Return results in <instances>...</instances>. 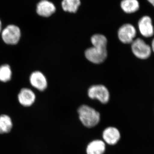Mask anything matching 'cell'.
Returning a JSON list of instances; mask_svg holds the SVG:
<instances>
[{
	"instance_id": "obj_17",
	"label": "cell",
	"mask_w": 154,
	"mask_h": 154,
	"mask_svg": "<svg viewBox=\"0 0 154 154\" xmlns=\"http://www.w3.org/2000/svg\"><path fill=\"white\" fill-rule=\"evenodd\" d=\"M146 1L154 7V0H146Z\"/></svg>"
},
{
	"instance_id": "obj_6",
	"label": "cell",
	"mask_w": 154,
	"mask_h": 154,
	"mask_svg": "<svg viewBox=\"0 0 154 154\" xmlns=\"http://www.w3.org/2000/svg\"><path fill=\"white\" fill-rule=\"evenodd\" d=\"M136 34V29L131 24H125L122 25L118 31L119 39L124 44L132 43Z\"/></svg>"
},
{
	"instance_id": "obj_15",
	"label": "cell",
	"mask_w": 154,
	"mask_h": 154,
	"mask_svg": "<svg viewBox=\"0 0 154 154\" xmlns=\"http://www.w3.org/2000/svg\"><path fill=\"white\" fill-rule=\"evenodd\" d=\"M13 126L12 119L9 116L6 114L0 115V134L8 133Z\"/></svg>"
},
{
	"instance_id": "obj_11",
	"label": "cell",
	"mask_w": 154,
	"mask_h": 154,
	"mask_svg": "<svg viewBox=\"0 0 154 154\" xmlns=\"http://www.w3.org/2000/svg\"><path fill=\"white\" fill-rule=\"evenodd\" d=\"M103 138L106 143L113 145L117 143L120 139V132L116 128L109 127L103 131Z\"/></svg>"
},
{
	"instance_id": "obj_1",
	"label": "cell",
	"mask_w": 154,
	"mask_h": 154,
	"mask_svg": "<svg viewBox=\"0 0 154 154\" xmlns=\"http://www.w3.org/2000/svg\"><path fill=\"white\" fill-rule=\"evenodd\" d=\"M91 42L93 46L85 51L86 58L94 63H102L107 57V38L102 34H95L91 37Z\"/></svg>"
},
{
	"instance_id": "obj_5",
	"label": "cell",
	"mask_w": 154,
	"mask_h": 154,
	"mask_svg": "<svg viewBox=\"0 0 154 154\" xmlns=\"http://www.w3.org/2000/svg\"><path fill=\"white\" fill-rule=\"evenodd\" d=\"M89 97L92 99H96L103 104H106L110 99V93L108 89L103 85L91 86L88 91Z\"/></svg>"
},
{
	"instance_id": "obj_13",
	"label": "cell",
	"mask_w": 154,
	"mask_h": 154,
	"mask_svg": "<svg viewBox=\"0 0 154 154\" xmlns=\"http://www.w3.org/2000/svg\"><path fill=\"white\" fill-rule=\"evenodd\" d=\"M105 150V144L103 141L94 140L88 144L87 154H103Z\"/></svg>"
},
{
	"instance_id": "obj_9",
	"label": "cell",
	"mask_w": 154,
	"mask_h": 154,
	"mask_svg": "<svg viewBox=\"0 0 154 154\" xmlns=\"http://www.w3.org/2000/svg\"><path fill=\"white\" fill-rule=\"evenodd\" d=\"M30 81L32 86L39 91H44L47 88V79L41 72H33L30 75Z\"/></svg>"
},
{
	"instance_id": "obj_16",
	"label": "cell",
	"mask_w": 154,
	"mask_h": 154,
	"mask_svg": "<svg viewBox=\"0 0 154 154\" xmlns=\"http://www.w3.org/2000/svg\"><path fill=\"white\" fill-rule=\"evenodd\" d=\"M11 76L12 71L10 66L5 64L0 66V81L6 82L11 79Z\"/></svg>"
},
{
	"instance_id": "obj_12",
	"label": "cell",
	"mask_w": 154,
	"mask_h": 154,
	"mask_svg": "<svg viewBox=\"0 0 154 154\" xmlns=\"http://www.w3.org/2000/svg\"><path fill=\"white\" fill-rule=\"evenodd\" d=\"M120 8L122 11L127 14L136 13L140 8V3L138 0H122Z\"/></svg>"
},
{
	"instance_id": "obj_2",
	"label": "cell",
	"mask_w": 154,
	"mask_h": 154,
	"mask_svg": "<svg viewBox=\"0 0 154 154\" xmlns=\"http://www.w3.org/2000/svg\"><path fill=\"white\" fill-rule=\"evenodd\" d=\"M78 113L82 123L87 127H94L100 121V113L88 105L80 106L78 109Z\"/></svg>"
},
{
	"instance_id": "obj_7",
	"label": "cell",
	"mask_w": 154,
	"mask_h": 154,
	"mask_svg": "<svg viewBox=\"0 0 154 154\" xmlns=\"http://www.w3.org/2000/svg\"><path fill=\"white\" fill-rule=\"evenodd\" d=\"M138 27L141 34L144 37H151L154 34L152 21L148 16H144L140 18L138 22Z\"/></svg>"
},
{
	"instance_id": "obj_10",
	"label": "cell",
	"mask_w": 154,
	"mask_h": 154,
	"mask_svg": "<svg viewBox=\"0 0 154 154\" xmlns=\"http://www.w3.org/2000/svg\"><path fill=\"white\" fill-rule=\"evenodd\" d=\"M18 98L21 105L25 107H29L35 102L36 96L33 91L30 89L23 88L18 94Z\"/></svg>"
},
{
	"instance_id": "obj_3",
	"label": "cell",
	"mask_w": 154,
	"mask_h": 154,
	"mask_svg": "<svg viewBox=\"0 0 154 154\" xmlns=\"http://www.w3.org/2000/svg\"><path fill=\"white\" fill-rule=\"evenodd\" d=\"M133 53L140 59L148 58L151 54V47L140 38L134 39L131 43Z\"/></svg>"
},
{
	"instance_id": "obj_19",
	"label": "cell",
	"mask_w": 154,
	"mask_h": 154,
	"mask_svg": "<svg viewBox=\"0 0 154 154\" xmlns=\"http://www.w3.org/2000/svg\"><path fill=\"white\" fill-rule=\"evenodd\" d=\"M2 23L1 22V20H0V32H1V30H2Z\"/></svg>"
},
{
	"instance_id": "obj_4",
	"label": "cell",
	"mask_w": 154,
	"mask_h": 154,
	"mask_svg": "<svg viewBox=\"0 0 154 154\" xmlns=\"http://www.w3.org/2000/svg\"><path fill=\"white\" fill-rule=\"evenodd\" d=\"M21 30L17 25H10L2 31V36L3 41L6 44H17L21 37Z\"/></svg>"
},
{
	"instance_id": "obj_14",
	"label": "cell",
	"mask_w": 154,
	"mask_h": 154,
	"mask_svg": "<svg viewBox=\"0 0 154 154\" xmlns=\"http://www.w3.org/2000/svg\"><path fill=\"white\" fill-rule=\"evenodd\" d=\"M81 5V0H62L61 7L65 12L76 13Z\"/></svg>"
},
{
	"instance_id": "obj_18",
	"label": "cell",
	"mask_w": 154,
	"mask_h": 154,
	"mask_svg": "<svg viewBox=\"0 0 154 154\" xmlns=\"http://www.w3.org/2000/svg\"><path fill=\"white\" fill-rule=\"evenodd\" d=\"M151 49L154 52V39L152 40V42Z\"/></svg>"
},
{
	"instance_id": "obj_8",
	"label": "cell",
	"mask_w": 154,
	"mask_h": 154,
	"mask_svg": "<svg viewBox=\"0 0 154 154\" xmlns=\"http://www.w3.org/2000/svg\"><path fill=\"white\" fill-rule=\"evenodd\" d=\"M56 11L55 5L48 0H41L36 5V13L40 17H49L55 13Z\"/></svg>"
}]
</instances>
